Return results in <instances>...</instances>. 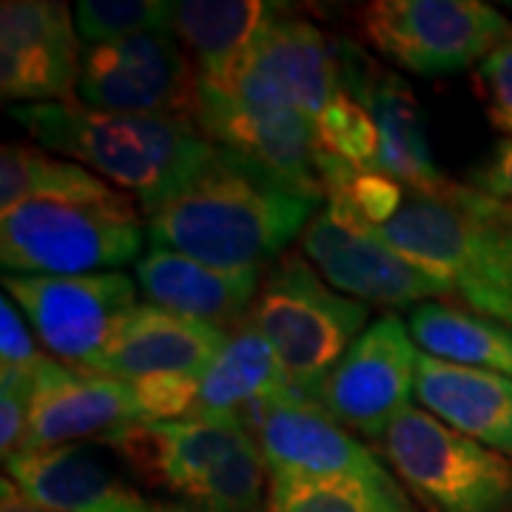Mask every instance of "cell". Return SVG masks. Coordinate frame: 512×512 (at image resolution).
I'll return each mask as SVG.
<instances>
[{"mask_svg":"<svg viewBox=\"0 0 512 512\" xmlns=\"http://www.w3.org/2000/svg\"><path fill=\"white\" fill-rule=\"evenodd\" d=\"M416 399L453 430L512 458V379L421 353Z\"/></svg>","mask_w":512,"mask_h":512,"instance_id":"cell-21","label":"cell"},{"mask_svg":"<svg viewBox=\"0 0 512 512\" xmlns=\"http://www.w3.org/2000/svg\"><path fill=\"white\" fill-rule=\"evenodd\" d=\"M100 444L202 510H268V467L245 421H146L123 427Z\"/></svg>","mask_w":512,"mask_h":512,"instance_id":"cell-4","label":"cell"},{"mask_svg":"<svg viewBox=\"0 0 512 512\" xmlns=\"http://www.w3.org/2000/svg\"><path fill=\"white\" fill-rule=\"evenodd\" d=\"M225 342L228 330L217 325L185 319L154 305H137L86 370L123 382L148 376L200 379Z\"/></svg>","mask_w":512,"mask_h":512,"instance_id":"cell-19","label":"cell"},{"mask_svg":"<svg viewBox=\"0 0 512 512\" xmlns=\"http://www.w3.org/2000/svg\"><path fill=\"white\" fill-rule=\"evenodd\" d=\"M197 69L174 32L83 46L77 103L117 114H174L197 111Z\"/></svg>","mask_w":512,"mask_h":512,"instance_id":"cell-10","label":"cell"},{"mask_svg":"<svg viewBox=\"0 0 512 512\" xmlns=\"http://www.w3.org/2000/svg\"><path fill=\"white\" fill-rule=\"evenodd\" d=\"M470 234L450 285L476 313L512 328V202L464 185Z\"/></svg>","mask_w":512,"mask_h":512,"instance_id":"cell-23","label":"cell"},{"mask_svg":"<svg viewBox=\"0 0 512 512\" xmlns=\"http://www.w3.org/2000/svg\"><path fill=\"white\" fill-rule=\"evenodd\" d=\"M74 12L55 0H6L0 6V92L9 106L74 103L80 77Z\"/></svg>","mask_w":512,"mask_h":512,"instance_id":"cell-14","label":"cell"},{"mask_svg":"<svg viewBox=\"0 0 512 512\" xmlns=\"http://www.w3.org/2000/svg\"><path fill=\"white\" fill-rule=\"evenodd\" d=\"M43 362V353L35 348L32 330L26 328L18 305L3 296L0 299V367L6 370H32Z\"/></svg>","mask_w":512,"mask_h":512,"instance_id":"cell-33","label":"cell"},{"mask_svg":"<svg viewBox=\"0 0 512 512\" xmlns=\"http://www.w3.org/2000/svg\"><path fill=\"white\" fill-rule=\"evenodd\" d=\"M3 291L49 353L80 370L92 365L117 325L140 305L134 279L120 271L83 276L3 274Z\"/></svg>","mask_w":512,"mask_h":512,"instance_id":"cell-9","label":"cell"},{"mask_svg":"<svg viewBox=\"0 0 512 512\" xmlns=\"http://www.w3.org/2000/svg\"><path fill=\"white\" fill-rule=\"evenodd\" d=\"M9 114L52 154L97 171L154 214L200 177L217 146L191 117L117 114L83 103L9 106Z\"/></svg>","mask_w":512,"mask_h":512,"instance_id":"cell-2","label":"cell"},{"mask_svg":"<svg viewBox=\"0 0 512 512\" xmlns=\"http://www.w3.org/2000/svg\"><path fill=\"white\" fill-rule=\"evenodd\" d=\"M407 330L424 356L512 379V328L498 319L447 302H421L410 311Z\"/></svg>","mask_w":512,"mask_h":512,"instance_id":"cell-25","label":"cell"},{"mask_svg":"<svg viewBox=\"0 0 512 512\" xmlns=\"http://www.w3.org/2000/svg\"><path fill=\"white\" fill-rule=\"evenodd\" d=\"M382 444L393 473L430 512H512V458L453 430L424 407H407Z\"/></svg>","mask_w":512,"mask_h":512,"instance_id":"cell-6","label":"cell"},{"mask_svg":"<svg viewBox=\"0 0 512 512\" xmlns=\"http://www.w3.org/2000/svg\"><path fill=\"white\" fill-rule=\"evenodd\" d=\"M131 384H134V396H137L143 424L146 421L188 419L194 413L200 379H191V376H148V379H137Z\"/></svg>","mask_w":512,"mask_h":512,"instance_id":"cell-31","label":"cell"},{"mask_svg":"<svg viewBox=\"0 0 512 512\" xmlns=\"http://www.w3.org/2000/svg\"><path fill=\"white\" fill-rule=\"evenodd\" d=\"M265 512H416L399 481H271Z\"/></svg>","mask_w":512,"mask_h":512,"instance_id":"cell-26","label":"cell"},{"mask_svg":"<svg viewBox=\"0 0 512 512\" xmlns=\"http://www.w3.org/2000/svg\"><path fill=\"white\" fill-rule=\"evenodd\" d=\"M140 205L106 183L86 194H40L0 211L6 274L83 276L140 262L146 222Z\"/></svg>","mask_w":512,"mask_h":512,"instance_id":"cell-3","label":"cell"},{"mask_svg":"<svg viewBox=\"0 0 512 512\" xmlns=\"http://www.w3.org/2000/svg\"><path fill=\"white\" fill-rule=\"evenodd\" d=\"M316 205L262 165L217 146L194 183L148 214V242L214 268H259L302 237Z\"/></svg>","mask_w":512,"mask_h":512,"instance_id":"cell-1","label":"cell"},{"mask_svg":"<svg viewBox=\"0 0 512 512\" xmlns=\"http://www.w3.org/2000/svg\"><path fill=\"white\" fill-rule=\"evenodd\" d=\"M103 185L106 180L86 165L52 157L43 148L6 143L0 151V211L40 194H86Z\"/></svg>","mask_w":512,"mask_h":512,"instance_id":"cell-27","label":"cell"},{"mask_svg":"<svg viewBox=\"0 0 512 512\" xmlns=\"http://www.w3.org/2000/svg\"><path fill=\"white\" fill-rule=\"evenodd\" d=\"M467 183L493 200L512 202V137L498 140L493 151L470 168Z\"/></svg>","mask_w":512,"mask_h":512,"instance_id":"cell-34","label":"cell"},{"mask_svg":"<svg viewBox=\"0 0 512 512\" xmlns=\"http://www.w3.org/2000/svg\"><path fill=\"white\" fill-rule=\"evenodd\" d=\"M74 26L83 46H100L146 32H171V3L165 0H80Z\"/></svg>","mask_w":512,"mask_h":512,"instance_id":"cell-28","label":"cell"},{"mask_svg":"<svg viewBox=\"0 0 512 512\" xmlns=\"http://www.w3.org/2000/svg\"><path fill=\"white\" fill-rule=\"evenodd\" d=\"M282 15L262 0H174L171 32L205 86H222L259 35Z\"/></svg>","mask_w":512,"mask_h":512,"instance_id":"cell-22","label":"cell"},{"mask_svg":"<svg viewBox=\"0 0 512 512\" xmlns=\"http://www.w3.org/2000/svg\"><path fill=\"white\" fill-rule=\"evenodd\" d=\"M6 476L52 512H208L188 501L146 495L77 444L18 453L6 461Z\"/></svg>","mask_w":512,"mask_h":512,"instance_id":"cell-18","label":"cell"},{"mask_svg":"<svg viewBox=\"0 0 512 512\" xmlns=\"http://www.w3.org/2000/svg\"><path fill=\"white\" fill-rule=\"evenodd\" d=\"M134 279L148 305L222 330L248 319L262 285L259 268H214L165 248H151L140 256Z\"/></svg>","mask_w":512,"mask_h":512,"instance_id":"cell-20","label":"cell"},{"mask_svg":"<svg viewBox=\"0 0 512 512\" xmlns=\"http://www.w3.org/2000/svg\"><path fill=\"white\" fill-rule=\"evenodd\" d=\"M362 32L390 63L413 74L481 66L512 35V23L481 0H376Z\"/></svg>","mask_w":512,"mask_h":512,"instance_id":"cell-7","label":"cell"},{"mask_svg":"<svg viewBox=\"0 0 512 512\" xmlns=\"http://www.w3.org/2000/svg\"><path fill=\"white\" fill-rule=\"evenodd\" d=\"M419 356L402 319L393 313L379 316L330 370L311 402L345 430L382 441L393 419L416 396Z\"/></svg>","mask_w":512,"mask_h":512,"instance_id":"cell-11","label":"cell"},{"mask_svg":"<svg viewBox=\"0 0 512 512\" xmlns=\"http://www.w3.org/2000/svg\"><path fill=\"white\" fill-rule=\"evenodd\" d=\"M296 393L268 339L245 319L228 330V342L200 376L197 404L188 419H239V407H254ZM242 421V419H239Z\"/></svg>","mask_w":512,"mask_h":512,"instance_id":"cell-24","label":"cell"},{"mask_svg":"<svg viewBox=\"0 0 512 512\" xmlns=\"http://www.w3.org/2000/svg\"><path fill=\"white\" fill-rule=\"evenodd\" d=\"M336 63L339 89L353 97L379 128V157L373 171H382L413 191H436L450 183L436 168L419 100L402 77L373 63L348 40L336 43Z\"/></svg>","mask_w":512,"mask_h":512,"instance_id":"cell-16","label":"cell"},{"mask_svg":"<svg viewBox=\"0 0 512 512\" xmlns=\"http://www.w3.org/2000/svg\"><path fill=\"white\" fill-rule=\"evenodd\" d=\"M200 83V80H197ZM194 120L214 146L262 165L313 200L325 197L319 180V131L316 120L291 111H256L220 89L197 86Z\"/></svg>","mask_w":512,"mask_h":512,"instance_id":"cell-15","label":"cell"},{"mask_svg":"<svg viewBox=\"0 0 512 512\" xmlns=\"http://www.w3.org/2000/svg\"><path fill=\"white\" fill-rule=\"evenodd\" d=\"M211 89H220L248 109L291 111L319 120L342 92L336 46L311 20L282 12L245 52L231 77Z\"/></svg>","mask_w":512,"mask_h":512,"instance_id":"cell-12","label":"cell"},{"mask_svg":"<svg viewBox=\"0 0 512 512\" xmlns=\"http://www.w3.org/2000/svg\"><path fill=\"white\" fill-rule=\"evenodd\" d=\"M316 131H319L322 148H328L330 154L342 157L345 163L356 165L362 171L376 168L379 128L373 123V117L345 92L336 94L319 114Z\"/></svg>","mask_w":512,"mask_h":512,"instance_id":"cell-29","label":"cell"},{"mask_svg":"<svg viewBox=\"0 0 512 512\" xmlns=\"http://www.w3.org/2000/svg\"><path fill=\"white\" fill-rule=\"evenodd\" d=\"M40 365L32 370L0 367V453H3V461L20 453V444H23L26 427H29L32 402H35Z\"/></svg>","mask_w":512,"mask_h":512,"instance_id":"cell-30","label":"cell"},{"mask_svg":"<svg viewBox=\"0 0 512 512\" xmlns=\"http://www.w3.org/2000/svg\"><path fill=\"white\" fill-rule=\"evenodd\" d=\"M302 256L330 282L365 305L416 308L436 296H456L439 274L410 262L373 234L348 202L330 197L299 237Z\"/></svg>","mask_w":512,"mask_h":512,"instance_id":"cell-8","label":"cell"},{"mask_svg":"<svg viewBox=\"0 0 512 512\" xmlns=\"http://www.w3.org/2000/svg\"><path fill=\"white\" fill-rule=\"evenodd\" d=\"M476 89L490 123L512 137V35L478 66Z\"/></svg>","mask_w":512,"mask_h":512,"instance_id":"cell-32","label":"cell"},{"mask_svg":"<svg viewBox=\"0 0 512 512\" xmlns=\"http://www.w3.org/2000/svg\"><path fill=\"white\" fill-rule=\"evenodd\" d=\"M131 424H143L134 384L77 370L46 356L20 453L72 447L74 441L83 439H106Z\"/></svg>","mask_w":512,"mask_h":512,"instance_id":"cell-17","label":"cell"},{"mask_svg":"<svg viewBox=\"0 0 512 512\" xmlns=\"http://www.w3.org/2000/svg\"><path fill=\"white\" fill-rule=\"evenodd\" d=\"M256 444L271 481H330L359 478L373 484L396 481L365 444L353 439L311 399L285 393L251 407Z\"/></svg>","mask_w":512,"mask_h":512,"instance_id":"cell-13","label":"cell"},{"mask_svg":"<svg viewBox=\"0 0 512 512\" xmlns=\"http://www.w3.org/2000/svg\"><path fill=\"white\" fill-rule=\"evenodd\" d=\"M0 512H52L35 504L29 495L20 490L12 478L6 476L0 481Z\"/></svg>","mask_w":512,"mask_h":512,"instance_id":"cell-35","label":"cell"},{"mask_svg":"<svg viewBox=\"0 0 512 512\" xmlns=\"http://www.w3.org/2000/svg\"><path fill=\"white\" fill-rule=\"evenodd\" d=\"M248 322L274 348L293 390L302 399H313L330 370L365 333L367 305L328 288L311 262L291 254L262 279Z\"/></svg>","mask_w":512,"mask_h":512,"instance_id":"cell-5","label":"cell"}]
</instances>
